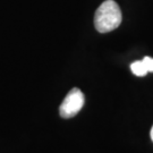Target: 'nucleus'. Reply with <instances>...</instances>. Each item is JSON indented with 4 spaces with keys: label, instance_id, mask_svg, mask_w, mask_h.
<instances>
[{
    "label": "nucleus",
    "instance_id": "5",
    "mask_svg": "<svg viewBox=\"0 0 153 153\" xmlns=\"http://www.w3.org/2000/svg\"><path fill=\"white\" fill-rule=\"evenodd\" d=\"M150 136H151V140H152V142H153V126H152V128H151V131H150Z\"/></svg>",
    "mask_w": 153,
    "mask_h": 153
},
{
    "label": "nucleus",
    "instance_id": "1",
    "mask_svg": "<svg viewBox=\"0 0 153 153\" xmlns=\"http://www.w3.org/2000/svg\"><path fill=\"white\" fill-rule=\"evenodd\" d=\"M121 19L123 16L118 4L114 0H107L95 11L94 25L100 33H108L118 27Z\"/></svg>",
    "mask_w": 153,
    "mask_h": 153
},
{
    "label": "nucleus",
    "instance_id": "2",
    "mask_svg": "<svg viewBox=\"0 0 153 153\" xmlns=\"http://www.w3.org/2000/svg\"><path fill=\"white\" fill-rule=\"evenodd\" d=\"M84 102L85 97L82 91L77 88H71L59 107V114L62 118H71L82 110Z\"/></svg>",
    "mask_w": 153,
    "mask_h": 153
},
{
    "label": "nucleus",
    "instance_id": "4",
    "mask_svg": "<svg viewBox=\"0 0 153 153\" xmlns=\"http://www.w3.org/2000/svg\"><path fill=\"white\" fill-rule=\"evenodd\" d=\"M143 64L145 66V68H146V71H152L153 73V58L151 57H144L142 59Z\"/></svg>",
    "mask_w": 153,
    "mask_h": 153
},
{
    "label": "nucleus",
    "instance_id": "3",
    "mask_svg": "<svg viewBox=\"0 0 153 153\" xmlns=\"http://www.w3.org/2000/svg\"><path fill=\"white\" fill-rule=\"evenodd\" d=\"M131 69L134 75L140 76V77L145 76V75L148 74V71H146V68H145V66H144L142 60L134 61V62L131 65Z\"/></svg>",
    "mask_w": 153,
    "mask_h": 153
}]
</instances>
